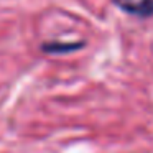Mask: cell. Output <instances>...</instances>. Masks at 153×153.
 Segmentation results:
<instances>
[{
    "label": "cell",
    "instance_id": "6da1fadb",
    "mask_svg": "<svg viewBox=\"0 0 153 153\" xmlns=\"http://www.w3.org/2000/svg\"><path fill=\"white\" fill-rule=\"evenodd\" d=\"M114 4L125 13L138 18L153 17V0H114Z\"/></svg>",
    "mask_w": 153,
    "mask_h": 153
},
{
    "label": "cell",
    "instance_id": "7a4b0ae2",
    "mask_svg": "<svg viewBox=\"0 0 153 153\" xmlns=\"http://www.w3.org/2000/svg\"><path fill=\"white\" fill-rule=\"evenodd\" d=\"M84 43L82 41H77V43H58V41H51V43H45L41 46V50L46 51V53H71V51H76L79 48H82Z\"/></svg>",
    "mask_w": 153,
    "mask_h": 153
}]
</instances>
